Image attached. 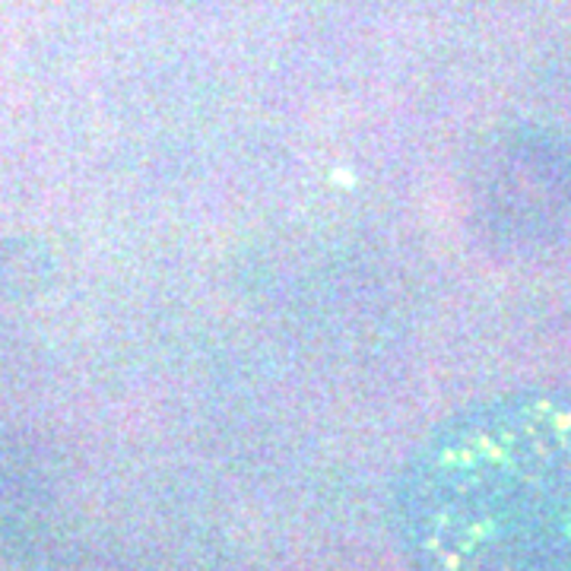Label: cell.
Wrapping results in <instances>:
<instances>
[{"instance_id": "1", "label": "cell", "mask_w": 571, "mask_h": 571, "mask_svg": "<svg viewBox=\"0 0 571 571\" xmlns=\"http://www.w3.org/2000/svg\"><path fill=\"white\" fill-rule=\"evenodd\" d=\"M416 571H571V401L505 397L438 428L401 482Z\"/></svg>"}]
</instances>
